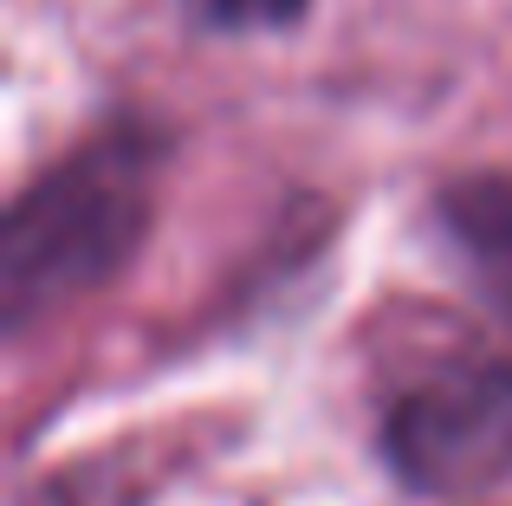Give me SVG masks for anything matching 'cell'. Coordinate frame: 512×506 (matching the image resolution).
<instances>
[{
	"label": "cell",
	"mask_w": 512,
	"mask_h": 506,
	"mask_svg": "<svg viewBox=\"0 0 512 506\" xmlns=\"http://www.w3.org/2000/svg\"><path fill=\"white\" fill-rule=\"evenodd\" d=\"M195 26L214 33H279V26L305 20V0H182Z\"/></svg>",
	"instance_id": "277c9868"
},
{
	"label": "cell",
	"mask_w": 512,
	"mask_h": 506,
	"mask_svg": "<svg viewBox=\"0 0 512 506\" xmlns=\"http://www.w3.org/2000/svg\"><path fill=\"white\" fill-rule=\"evenodd\" d=\"M441 228L493 312L512 318V176H467L441 195Z\"/></svg>",
	"instance_id": "3957f363"
},
{
	"label": "cell",
	"mask_w": 512,
	"mask_h": 506,
	"mask_svg": "<svg viewBox=\"0 0 512 506\" xmlns=\"http://www.w3.org/2000/svg\"><path fill=\"white\" fill-rule=\"evenodd\" d=\"M150 176L156 143L143 130H111L13 202L0 247V299L13 325L91 292L130 260L150 228Z\"/></svg>",
	"instance_id": "6da1fadb"
},
{
	"label": "cell",
	"mask_w": 512,
	"mask_h": 506,
	"mask_svg": "<svg viewBox=\"0 0 512 506\" xmlns=\"http://www.w3.org/2000/svg\"><path fill=\"white\" fill-rule=\"evenodd\" d=\"M383 455L415 494H487L512 481V364L506 357H454L415 377L389 403Z\"/></svg>",
	"instance_id": "7a4b0ae2"
}]
</instances>
